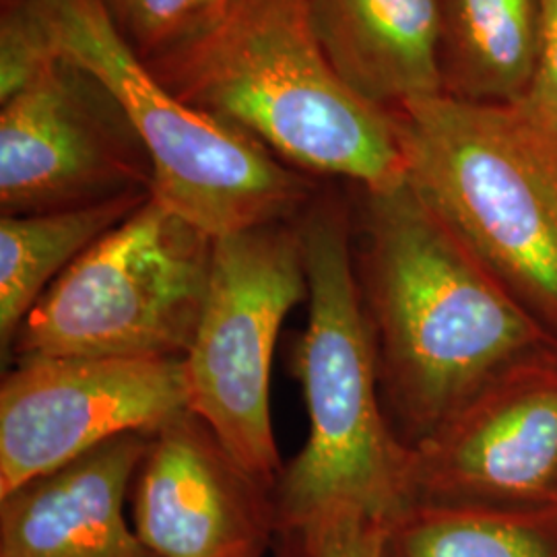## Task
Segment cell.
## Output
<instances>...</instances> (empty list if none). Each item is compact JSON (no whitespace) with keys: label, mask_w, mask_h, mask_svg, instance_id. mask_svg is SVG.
Instances as JSON below:
<instances>
[{"label":"cell","mask_w":557,"mask_h":557,"mask_svg":"<svg viewBox=\"0 0 557 557\" xmlns=\"http://www.w3.org/2000/svg\"><path fill=\"white\" fill-rule=\"evenodd\" d=\"M359 193L354 260L380 376L419 442L531 358L549 331L465 248L407 176Z\"/></svg>","instance_id":"obj_1"},{"label":"cell","mask_w":557,"mask_h":557,"mask_svg":"<svg viewBox=\"0 0 557 557\" xmlns=\"http://www.w3.org/2000/svg\"><path fill=\"white\" fill-rule=\"evenodd\" d=\"M54 57L114 94L153 165L151 197L220 238L296 221L320 182L273 156L238 126L180 101L126 46L98 0H15L0 9V101Z\"/></svg>","instance_id":"obj_2"},{"label":"cell","mask_w":557,"mask_h":557,"mask_svg":"<svg viewBox=\"0 0 557 557\" xmlns=\"http://www.w3.org/2000/svg\"><path fill=\"white\" fill-rule=\"evenodd\" d=\"M145 66L180 101L238 126L306 176L366 190L407 176L397 116L338 77L310 0H232L207 34Z\"/></svg>","instance_id":"obj_3"},{"label":"cell","mask_w":557,"mask_h":557,"mask_svg":"<svg viewBox=\"0 0 557 557\" xmlns=\"http://www.w3.org/2000/svg\"><path fill=\"white\" fill-rule=\"evenodd\" d=\"M308 322L294 351L308 440L277 479L278 531L333 508L391 524L411 504V446L391 432L354 260V211L320 186L298 220Z\"/></svg>","instance_id":"obj_4"},{"label":"cell","mask_w":557,"mask_h":557,"mask_svg":"<svg viewBox=\"0 0 557 557\" xmlns=\"http://www.w3.org/2000/svg\"><path fill=\"white\" fill-rule=\"evenodd\" d=\"M407 180L465 248L557 333V133L524 103L444 96L398 110Z\"/></svg>","instance_id":"obj_5"},{"label":"cell","mask_w":557,"mask_h":557,"mask_svg":"<svg viewBox=\"0 0 557 557\" xmlns=\"http://www.w3.org/2000/svg\"><path fill=\"white\" fill-rule=\"evenodd\" d=\"M215 238L147 200L96 242L23 320L4 366L40 358H184Z\"/></svg>","instance_id":"obj_6"},{"label":"cell","mask_w":557,"mask_h":557,"mask_svg":"<svg viewBox=\"0 0 557 557\" xmlns=\"http://www.w3.org/2000/svg\"><path fill=\"white\" fill-rule=\"evenodd\" d=\"M306 298L296 221L220 236L199 326L184 356L188 409L273 487L285 467L271 419L273 356L283 320Z\"/></svg>","instance_id":"obj_7"},{"label":"cell","mask_w":557,"mask_h":557,"mask_svg":"<svg viewBox=\"0 0 557 557\" xmlns=\"http://www.w3.org/2000/svg\"><path fill=\"white\" fill-rule=\"evenodd\" d=\"M0 213L36 215L149 193L153 165L96 75L54 57L0 101Z\"/></svg>","instance_id":"obj_8"},{"label":"cell","mask_w":557,"mask_h":557,"mask_svg":"<svg viewBox=\"0 0 557 557\" xmlns=\"http://www.w3.org/2000/svg\"><path fill=\"white\" fill-rule=\"evenodd\" d=\"M186 409L184 358L15 361L0 384V498Z\"/></svg>","instance_id":"obj_9"},{"label":"cell","mask_w":557,"mask_h":557,"mask_svg":"<svg viewBox=\"0 0 557 557\" xmlns=\"http://www.w3.org/2000/svg\"><path fill=\"white\" fill-rule=\"evenodd\" d=\"M413 502L557 517V361H520L416 442Z\"/></svg>","instance_id":"obj_10"},{"label":"cell","mask_w":557,"mask_h":557,"mask_svg":"<svg viewBox=\"0 0 557 557\" xmlns=\"http://www.w3.org/2000/svg\"><path fill=\"white\" fill-rule=\"evenodd\" d=\"M131 499V522L156 557H267L275 547V487L190 409L149 436Z\"/></svg>","instance_id":"obj_11"},{"label":"cell","mask_w":557,"mask_h":557,"mask_svg":"<svg viewBox=\"0 0 557 557\" xmlns=\"http://www.w3.org/2000/svg\"><path fill=\"white\" fill-rule=\"evenodd\" d=\"M151 434H124L0 498V557H156L124 517Z\"/></svg>","instance_id":"obj_12"},{"label":"cell","mask_w":557,"mask_h":557,"mask_svg":"<svg viewBox=\"0 0 557 557\" xmlns=\"http://www.w3.org/2000/svg\"><path fill=\"white\" fill-rule=\"evenodd\" d=\"M320 46L361 100L388 114L442 96L440 0H310Z\"/></svg>","instance_id":"obj_13"},{"label":"cell","mask_w":557,"mask_h":557,"mask_svg":"<svg viewBox=\"0 0 557 557\" xmlns=\"http://www.w3.org/2000/svg\"><path fill=\"white\" fill-rule=\"evenodd\" d=\"M541 23V0H440L442 96L522 103L537 75Z\"/></svg>","instance_id":"obj_14"},{"label":"cell","mask_w":557,"mask_h":557,"mask_svg":"<svg viewBox=\"0 0 557 557\" xmlns=\"http://www.w3.org/2000/svg\"><path fill=\"white\" fill-rule=\"evenodd\" d=\"M151 199L126 195L79 209L0 215V349L2 363L48 287L96 242Z\"/></svg>","instance_id":"obj_15"},{"label":"cell","mask_w":557,"mask_h":557,"mask_svg":"<svg viewBox=\"0 0 557 557\" xmlns=\"http://www.w3.org/2000/svg\"><path fill=\"white\" fill-rule=\"evenodd\" d=\"M382 557H557V517L413 502L386 527Z\"/></svg>","instance_id":"obj_16"},{"label":"cell","mask_w":557,"mask_h":557,"mask_svg":"<svg viewBox=\"0 0 557 557\" xmlns=\"http://www.w3.org/2000/svg\"><path fill=\"white\" fill-rule=\"evenodd\" d=\"M120 38L145 64L207 34L232 0H98Z\"/></svg>","instance_id":"obj_17"},{"label":"cell","mask_w":557,"mask_h":557,"mask_svg":"<svg viewBox=\"0 0 557 557\" xmlns=\"http://www.w3.org/2000/svg\"><path fill=\"white\" fill-rule=\"evenodd\" d=\"M386 522L356 508H333L277 531L275 557H382Z\"/></svg>","instance_id":"obj_18"},{"label":"cell","mask_w":557,"mask_h":557,"mask_svg":"<svg viewBox=\"0 0 557 557\" xmlns=\"http://www.w3.org/2000/svg\"><path fill=\"white\" fill-rule=\"evenodd\" d=\"M543 2L537 75L529 98L522 101L557 133V0Z\"/></svg>","instance_id":"obj_19"},{"label":"cell","mask_w":557,"mask_h":557,"mask_svg":"<svg viewBox=\"0 0 557 557\" xmlns=\"http://www.w3.org/2000/svg\"><path fill=\"white\" fill-rule=\"evenodd\" d=\"M9 2H15V0H0V4H9Z\"/></svg>","instance_id":"obj_20"}]
</instances>
